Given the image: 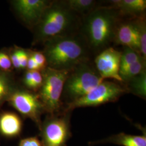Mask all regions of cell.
I'll use <instances>...</instances> for the list:
<instances>
[{
	"label": "cell",
	"instance_id": "cell-1",
	"mask_svg": "<svg viewBox=\"0 0 146 146\" xmlns=\"http://www.w3.org/2000/svg\"><path fill=\"white\" fill-rule=\"evenodd\" d=\"M47 67L70 72L89 61L90 51L81 35L74 33L54 37L44 43Z\"/></svg>",
	"mask_w": 146,
	"mask_h": 146
},
{
	"label": "cell",
	"instance_id": "cell-2",
	"mask_svg": "<svg viewBox=\"0 0 146 146\" xmlns=\"http://www.w3.org/2000/svg\"><path fill=\"white\" fill-rule=\"evenodd\" d=\"M121 15L108 7L95 8L85 15L80 34L90 50L99 53L114 41Z\"/></svg>",
	"mask_w": 146,
	"mask_h": 146
},
{
	"label": "cell",
	"instance_id": "cell-3",
	"mask_svg": "<svg viewBox=\"0 0 146 146\" xmlns=\"http://www.w3.org/2000/svg\"><path fill=\"white\" fill-rule=\"evenodd\" d=\"M78 14L72 11L66 1H52L33 28L34 43H44L55 37L73 33L78 26Z\"/></svg>",
	"mask_w": 146,
	"mask_h": 146
},
{
	"label": "cell",
	"instance_id": "cell-4",
	"mask_svg": "<svg viewBox=\"0 0 146 146\" xmlns=\"http://www.w3.org/2000/svg\"><path fill=\"white\" fill-rule=\"evenodd\" d=\"M104 80L89 61L82 63L69 72L62 94L68 103L85 96Z\"/></svg>",
	"mask_w": 146,
	"mask_h": 146
},
{
	"label": "cell",
	"instance_id": "cell-5",
	"mask_svg": "<svg viewBox=\"0 0 146 146\" xmlns=\"http://www.w3.org/2000/svg\"><path fill=\"white\" fill-rule=\"evenodd\" d=\"M43 81L37 93L44 111L49 115L64 110L61 98L69 72L46 67L41 70Z\"/></svg>",
	"mask_w": 146,
	"mask_h": 146
},
{
	"label": "cell",
	"instance_id": "cell-6",
	"mask_svg": "<svg viewBox=\"0 0 146 146\" xmlns=\"http://www.w3.org/2000/svg\"><path fill=\"white\" fill-rule=\"evenodd\" d=\"M71 111L47 116L39 126L42 146H66L72 136Z\"/></svg>",
	"mask_w": 146,
	"mask_h": 146
},
{
	"label": "cell",
	"instance_id": "cell-7",
	"mask_svg": "<svg viewBox=\"0 0 146 146\" xmlns=\"http://www.w3.org/2000/svg\"><path fill=\"white\" fill-rule=\"evenodd\" d=\"M127 93L123 84L104 80L85 96L66 104L64 109L72 111L78 108L97 107L101 104L115 102L121 96Z\"/></svg>",
	"mask_w": 146,
	"mask_h": 146
},
{
	"label": "cell",
	"instance_id": "cell-8",
	"mask_svg": "<svg viewBox=\"0 0 146 146\" xmlns=\"http://www.w3.org/2000/svg\"><path fill=\"white\" fill-rule=\"evenodd\" d=\"M21 115L31 119L39 127L45 113L37 93L25 89H14L7 100Z\"/></svg>",
	"mask_w": 146,
	"mask_h": 146
},
{
	"label": "cell",
	"instance_id": "cell-9",
	"mask_svg": "<svg viewBox=\"0 0 146 146\" xmlns=\"http://www.w3.org/2000/svg\"><path fill=\"white\" fill-rule=\"evenodd\" d=\"M121 52L108 47L100 52L95 58V67L104 80L113 79L122 84L120 76Z\"/></svg>",
	"mask_w": 146,
	"mask_h": 146
},
{
	"label": "cell",
	"instance_id": "cell-10",
	"mask_svg": "<svg viewBox=\"0 0 146 146\" xmlns=\"http://www.w3.org/2000/svg\"><path fill=\"white\" fill-rule=\"evenodd\" d=\"M51 2L46 0H17L14 1V5L22 20L27 26L34 28Z\"/></svg>",
	"mask_w": 146,
	"mask_h": 146
},
{
	"label": "cell",
	"instance_id": "cell-11",
	"mask_svg": "<svg viewBox=\"0 0 146 146\" xmlns=\"http://www.w3.org/2000/svg\"><path fill=\"white\" fill-rule=\"evenodd\" d=\"M109 2L110 7L118 11L121 15L138 17L143 15L146 9V0H114Z\"/></svg>",
	"mask_w": 146,
	"mask_h": 146
},
{
	"label": "cell",
	"instance_id": "cell-12",
	"mask_svg": "<svg viewBox=\"0 0 146 146\" xmlns=\"http://www.w3.org/2000/svg\"><path fill=\"white\" fill-rule=\"evenodd\" d=\"M112 143L121 146H146V132L142 135H134L120 133L99 141L91 142L90 145Z\"/></svg>",
	"mask_w": 146,
	"mask_h": 146
},
{
	"label": "cell",
	"instance_id": "cell-13",
	"mask_svg": "<svg viewBox=\"0 0 146 146\" xmlns=\"http://www.w3.org/2000/svg\"><path fill=\"white\" fill-rule=\"evenodd\" d=\"M22 129V122L18 115L11 112L0 115V133L5 137L19 135Z\"/></svg>",
	"mask_w": 146,
	"mask_h": 146
},
{
	"label": "cell",
	"instance_id": "cell-14",
	"mask_svg": "<svg viewBox=\"0 0 146 146\" xmlns=\"http://www.w3.org/2000/svg\"><path fill=\"white\" fill-rule=\"evenodd\" d=\"M114 41L117 44L129 47L137 52L134 42L133 26L131 21L119 23L115 31Z\"/></svg>",
	"mask_w": 146,
	"mask_h": 146
},
{
	"label": "cell",
	"instance_id": "cell-15",
	"mask_svg": "<svg viewBox=\"0 0 146 146\" xmlns=\"http://www.w3.org/2000/svg\"><path fill=\"white\" fill-rule=\"evenodd\" d=\"M123 84L128 93L146 99V70Z\"/></svg>",
	"mask_w": 146,
	"mask_h": 146
},
{
	"label": "cell",
	"instance_id": "cell-16",
	"mask_svg": "<svg viewBox=\"0 0 146 146\" xmlns=\"http://www.w3.org/2000/svg\"><path fill=\"white\" fill-rule=\"evenodd\" d=\"M132 23L137 33L141 55L146 60V22L145 16L142 15L133 17Z\"/></svg>",
	"mask_w": 146,
	"mask_h": 146
},
{
	"label": "cell",
	"instance_id": "cell-17",
	"mask_svg": "<svg viewBox=\"0 0 146 146\" xmlns=\"http://www.w3.org/2000/svg\"><path fill=\"white\" fill-rule=\"evenodd\" d=\"M68 7L76 14L86 15L96 8V1L94 0H67Z\"/></svg>",
	"mask_w": 146,
	"mask_h": 146
},
{
	"label": "cell",
	"instance_id": "cell-18",
	"mask_svg": "<svg viewBox=\"0 0 146 146\" xmlns=\"http://www.w3.org/2000/svg\"><path fill=\"white\" fill-rule=\"evenodd\" d=\"M144 58L141 55L129 47H124L123 50L121 52L120 60V76L124 73L129 66L133 63ZM145 59V58H144Z\"/></svg>",
	"mask_w": 146,
	"mask_h": 146
},
{
	"label": "cell",
	"instance_id": "cell-19",
	"mask_svg": "<svg viewBox=\"0 0 146 146\" xmlns=\"http://www.w3.org/2000/svg\"><path fill=\"white\" fill-rule=\"evenodd\" d=\"M146 59L141 58L127 68L125 72L120 76L122 84H125L144 70H146Z\"/></svg>",
	"mask_w": 146,
	"mask_h": 146
},
{
	"label": "cell",
	"instance_id": "cell-20",
	"mask_svg": "<svg viewBox=\"0 0 146 146\" xmlns=\"http://www.w3.org/2000/svg\"><path fill=\"white\" fill-rule=\"evenodd\" d=\"M11 81L7 74L0 72V109L3 104L7 101L13 91Z\"/></svg>",
	"mask_w": 146,
	"mask_h": 146
},
{
	"label": "cell",
	"instance_id": "cell-21",
	"mask_svg": "<svg viewBox=\"0 0 146 146\" xmlns=\"http://www.w3.org/2000/svg\"><path fill=\"white\" fill-rule=\"evenodd\" d=\"M29 53L36 61L41 70L47 67V60L43 52L37 51H31Z\"/></svg>",
	"mask_w": 146,
	"mask_h": 146
},
{
	"label": "cell",
	"instance_id": "cell-22",
	"mask_svg": "<svg viewBox=\"0 0 146 146\" xmlns=\"http://www.w3.org/2000/svg\"><path fill=\"white\" fill-rule=\"evenodd\" d=\"M31 72L33 76V81L30 89L33 90H38L41 86L43 81L41 72L39 70H33L31 71Z\"/></svg>",
	"mask_w": 146,
	"mask_h": 146
},
{
	"label": "cell",
	"instance_id": "cell-23",
	"mask_svg": "<svg viewBox=\"0 0 146 146\" xmlns=\"http://www.w3.org/2000/svg\"><path fill=\"white\" fill-rule=\"evenodd\" d=\"M11 58L5 52H0V68L3 70L8 71L11 69Z\"/></svg>",
	"mask_w": 146,
	"mask_h": 146
},
{
	"label": "cell",
	"instance_id": "cell-24",
	"mask_svg": "<svg viewBox=\"0 0 146 146\" xmlns=\"http://www.w3.org/2000/svg\"><path fill=\"white\" fill-rule=\"evenodd\" d=\"M19 146H42V144L37 137H30L21 140Z\"/></svg>",
	"mask_w": 146,
	"mask_h": 146
},
{
	"label": "cell",
	"instance_id": "cell-25",
	"mask_svg": "<svg viewBox=\"0 0 146 146\" xmlns=\"http://www.w3.org/2000/svg\"><path fill=\"white\" fill-rule=\"evenodd\" d=\"M18 52L21 69L26 68L28 58L29 56V52H28L26 50L20 49H18Z\"/></svg>",
	"mask_w": 146,
	"mask_h": 146
},
{
	"label": "cell",
	"instance_id": "cell-26",
	"mask_svg": "<svg viewBox=\"0 0 146 146\" xmlns=\"http://www.w3.org/2000/svg\"><path fill=\"white\" fill-rule=\"evenodd\" d=\"M27 68L28 69V70H31V71H33V70H39L40 71V70H41L39 66L37 64L35 60L31 56L30 53H29V56L28 62H27Z\"/></svg>",
	"mask_w": 146,
	"mask_h": 146
},
{
	"label": "cell",
	"instance_id": "cell-27",
	"mask_svg": "<svg viewBox=\"0 0 146 146\" xmlns=\"http://www.w3.org/2000/svg\"><path fill=\"white\" fill-rule=\"evenodd\" d=\"M11 62L13 66L16 69H21L20 61H19V56L18 49L15 50L11 55Z\"/></svg>",
	"mask_w": 146,
	"mask_h": 146
},
{
	"label": "cell",
	"instance_id": "cell-28",
	"mask_svg": "<svg viewBox=\"0 0 146 146\" xmlns=\"http://www.w3.org/2000/svg\"><path fill=\"white\" fill-rule=\"evenodd\" d=\"M33 81V76H32V72L31 70H28L25 73L23 78V82L26 85L27 88L31 89V84Z\"/></svg>",
	"mask_w": 146,
	"mask_h": 146
}]
</instances>
